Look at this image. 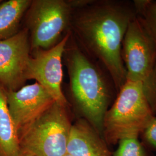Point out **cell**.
<instances>
[{"instance_id": "obj_6", "label": "cell", "mask_w": 156, "mask_h": 156, "mask_svg": "<svg viewBox=\"0 0 156 156\" xmlns=\"http://www.w3.org/2000/svg\"><path fill=\"white\" fill-rule=\"evenodd\" d=\"M122 56L127 80L143 85L156 65V44L138 15L128 26L122 42Z\"/></svg>"}, {"instance_id": "obj_11", "label": "cell", "mask_w": 156, "mask_h": 156, "mask_svg": "<svg viewBox=\"0 0 156 156\" xmlns=\"http://www.w3.org/2000/svg\"><path fill=\"white\" fill-rule=\"evenodd\" d=\"M20 151L19 133L8 106L6 90L0 83V154L17 156Z\"/></svg>"}, {"instance_id": "obj_4", "label": "cell", "mask_w": 156, "mask_h": 156, "mask_svg": "<svg viewBox=\"0 0 156 156\" xmlns=\"http://www.w3.org/2000/svg\"><path fill=\"white\" fill-rule=\"evenodd\" d=\"M68 106L55 102L19 133L20 149L37 156H66L73 124Z\"/></svg>"}, {"instance_id": "obj_20", "label": "cell", "mask_w": 156, "mask_h": 156, "mask_svg": "<svg viewBox=\"0 0 156 156\" xmlns=\"http://www.w3.org/2000/svg\"><path fill=\"white\" fill-rule=\"evenodd\" d=\"M0 156H2L1 155V154H0Z\"/></svg>"}, {"instance_id": "obj_13", "label": "cell", "mask_w": 156, "mask_h": 156, "mask_svg": "<svg viewBox=\"0 0 156 156\" xmlns=\"http://www.w3.org/2000/svg\"><path fill=\"white\" fill-rule=\"evenodd\" d=\"M137 15L156 44V1L134 0Z\"/></svg>"}, {"instance_id": "obj_3", "label": "cell", "mask_w": 156, "mask_h": 156, "mask_svg": "<svg viewBox=\"0 0 156 156\" xmlns=\"http://www.w3.org/2000/svg\"><path fill=\"white\" fill-rule=\"evenodd\" d=\"M154 117L140 82L127 80L105 113L102 134L109 144L137 136Z\"/></svg>"}, {"instance_id": "obj_2", "label": "cell", "mask_w": 156, "mask_h": 156, "mask_svg": "<svg viewBox=\"0 0 156 156\" xmlns=\"http://www.w3.org/2000/svg\"><path fill=\"white\" fill-rule=\"evenodd\" d=\"M63 57L75 106L83 119L98 134H102L104 116L117 94L112 79L100 62L82 49L72 33Z\"/></svg>"}, {"instance_id": "obj_9", "label": "cell", "mask_w": 156, "mask_h": 156, "mask_svg": "<svg viewBox=\"0 0 156 156\" xmlns=\"http://www.w3.org/2000/svg\"><path fill=\"white\" fill-rule=\"evenodd\" d=\"M9 110L18 133L39 117L56 101L38 83L24 85L16 91H6Z\"/></svg>"}, {"instance_id": "obj_8", "label": "cell", "mask_w": 156, "mask_h": 156, "mask_svg": "<svg viewBox=\"0 0 156 156\" xmlns=\"http://www.w3.org/2000/svg\"><path fill=\"white\" fill-rule=\"evenodd\" d=\"M31 48L27 30L0 41V83L6 91H16L25 85L26 70Z\"/></svg>"}, {"instance_id": "obj_15", "label": "cell", "mask_w": 156, "mask_h": 156, "mask_svg": "<svg viewBox=\"0 0 156 156\" xmlns=\"http://www.w3.org/2000/svg\"><path fill=\"white\" fill-rule=\"evenodd\" d=\"M145 96L153 113H156V64L150 76L143 84Z\"/></svg>"}, {"instance_id": "obj_18", "label": "cell", "mask_w": 156, "mask_h": 156, "mask_svg": "<svg viewBox=\"0 0 156 156\" xmlns=\"http://www.w3.org/2000/svg\"><path fill=\"white\" fill-rule=\"evenodd\" d=\"M2 2V1H1V0H0V4H1V2Z\"/></svg>"}, {"instance_id": "obj_19", "label": "cell", "mask_w": 156, "mask_h": 156, "mask_svg": "<svg viewBox=\"0 0 156 156\" xmlns=\"http://www.w3.org/2000/svg\"><path fill=\"white\" fill-rule=\"evenodd\" d=\"M66 156H69V155H68V154H66Z\"/></svg>"}, {"instance_id": "obj_7", "label": "cell", "mask_w": 156, "mask_h": 156, "mask_svg": "<svg viewBox=\"0 0 156 156\" xmlns=\"http://www.w3.org/2000/svg\"><path fill=\"white\" fill-rule=\"evenodd\" d=\"M71 35V31L49 49L32 50L26 70L27 80H35L50 94L56 102L64 106H68V102L62 89V58Z\"/></svg>"}, {"instance_id": "obj_17", "label": "cell", "mask_w": 156, "mask_h": 156, "mask_svg": "<svg viewBox=\"0 0 156 156\" xmlns=\"http://www.w3.org/2000/svg\"><path fill=\"white\" fill-rule=\"evenodd\" d=\"M17 156H37L36 154H34L33 153L29 151L24 150V149H20V152Z\"/></svg>"}, {"instance_id": "obj_1", "label": "cell", "mask_w": 156, "mask_h": 156, "mask_svg": "<svg viewBox=\"0 0 156 156\" xmlns=\"http://www.w3.org/2000/svg\"><path fill=\"white\" fill-rule=\"evenodd\" d=\"M137 16L133 1L91 0L73 10L71 31L82 49L111 76L117 93L126 82L122 56L124 37Z\"/></svg>"}, {"instance_id": "obj_10", "label": "cell", "mask_w": 156, "mask_h": 156, "mask_svg": "<svg viewBox=\"0 0 156 156\" xmlns=\"http://www.w3.org/2000/svg\"><path fill=\"white\" fill-rule=\"evenodd\" d=\"M67 151L71 156H111L100 134L83 119L73 124Z\"/></svg>"}, {"instance_id": "obj_12", "label": "cell", "mask_w": 156, "mask_h": 156, "mask_svg": "<svg viewBox=\"0 0 156 156\" xmlns=\"http://www.w3.org/2000/svg\"><path fill=\"white\" fill-rule=\"evenodd\" d=\"M31 2V0H8L0 4V41L9 38L20 31Z\"/></svg>"}, {"instance_id": "obj_5", "label": "cell", "mask_w": 156, "mask_h": 156, "mask_svg": "<svg viewBox=\"0 0 156 156\" xmlns=\"http://www.w3.org/2000/svg\"><path fill=\"white\" fill-rule=\"evenodd\" d=\"M73 9L68 0H31L23 19L31 51L49 49L69 31Z\"/></svg>"}, {"instance_id": "obj_16", "label": "cell", "mask_w": 156, "mask_h": 156, "mask_svg": "<svg viewBox=\"0 0 156 156\" xmlns=\"http://www.w3.org/2000/svg\"><path fill=\"white\" fill-rule=\"evenodd\" d=\"M145 140L156 148V117L149 124L143 132Z\"/></svg>"}, {"instance_id": "obj_14", "label": "cell", "mask_w": 156, "mask_h": 156, "mask_svg": "<svg viewBox=\"0 0 156 156\" xmlns=\"http://www.w3.org/2000/svg\"><path fill=\"white\" fill-rule=\"evenodd\" d=\"M114 156H146L145 151L137 136L123 138L119 141V145Z\"/></svg>"}]
</instances>
